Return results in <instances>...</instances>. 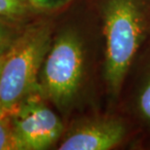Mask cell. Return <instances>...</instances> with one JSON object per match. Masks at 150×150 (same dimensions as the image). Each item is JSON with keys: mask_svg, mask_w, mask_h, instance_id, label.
I'll return each instance as SVG.
<instances>
[{"mask_svg": "<svg viewBox=\"0 0 150 150\" xmlns=\"http://www.w3.org/2000/svg\"><path fill=\"white\" fill-rule=\"evenodd\" d=\"M50 42L49 25L37 24L17 37L6 54L0 75V103L7 115L33 95Z\"/></svg>", "mask_w": 150, "mask_h": 150, "instance_id": "6da1fadb", "label": "cell"}, {"mask_svg": "<svg viewBox=\"0 0 150 150\" xmlns=\"http://www.w3.org/2000/svg\"><path fill=\"white\" fill-rule=\"evenodd\" d=\"M144 22L136 0H108L105 10L106 80L116 94L139 50Z\"/></svg>", "mask_w": 150, "mask_h": 150, "instance_id": "7a4b0ae2", "label": "cell"}, {"mask_svg": "<svg viewBox=\"0 0 150 150\" xmlns=\"http://www.w3.org/2000/svg\"><path fill=\"white\" fill-rule=\"evenodd\" d=\"M84 52L74 32L60 34L47 52L43 67L45 95L59 107L72 101L83 75Z\"/></svg>", "mask_w": 150, "mask_h": 150, "instance_id": "3957f363", "label": "cell"}, {"mask_svg": "<svg viewBox=\"0 0 150 150\" xmlns=\"http://www.w3.org/2000/svg\"><path fill=\"white\" fill-rule=\"evenodd\" d=\"M8 116L20 150L47 149L63 133L59 117L33 95Z\"/></svg>", "mask_w": 150, "mask_h": 150, "instance_id": "277c9868", "label": "cell"}, {"mask_svg": "<svg viewBox=\"0 0 150 150\" xmlns=\"http://www.w3.org/2000/svg\"><path fill=\"white\" fill-rule=\"evenodd\" d=\"M125 128L117 120H98L84 124L61 142L60 150H108L123 139Z\"/></svg>", "mask_w": 150, "mask_h": 150, "instance_id": "5b68a950", "label": "cell"}, {"mask_svg": "<svg viewBox=\"0 0 150 150\" xmlns=\"http://www.w3.org/2000/svg\"><path fill=\"white\" fill-rule=\"evenodd\" d=\"M25 0H0V20L18 21L26 14Z\"/></svg>", "mask_w": 150, "mask_h": 150, "instance_id": "8992f818", "label": "cell"}, {"mask_svg": "<svg viewBox=\"0 0 150 150\" xmlns=\"http://www.w3.org/2000/svg\"><path fill=\"white\" fill-rule=\"evenodd\" d=\"M0 150H20L9 116L0 118Z\"/></svg>", "mask_w": 150, "mask_h": 150, "instance_id": "52a82bcc", "label": "cell"}, {"mask_svg": "<svg viewBox=\"0 0 150 150\" xmlns=\"http://www.w3.org/2000/svg\"><path fill=\"white\" fill-rule=\"evenodd\" d=\"M17 37L7 25L0 23V57L6 54L14 44Z\"/></svg>", "mask_w": 150, "mask_h": 150, "instance_id": "ba28073f", "label": "cell"}, {"mask_svg": "<svg viewBox=\"0 0 150 150\" xmlns=\"http://www.w3.org/2000/svg\"><path fill=\"white\" fill-rule=\"evenodd\" d=\"M139 109L142 115L150 121V81L145 86L139 98Z\"/></svg>", "mask_w": 150, "mask_h": 150, "instance_id": "9c48e42d", "label": "cell"}, {"mask_svg": "<svg viewBox=\"0 0 150 150\" xmlns=\"http://www.w3.org/2000/svg\"><path fill=\"white\" fill-rule=\"evenodd\" d=\"M34 5L38 7H50L52 4H55L56 0H30Z\"/></svg>", "mask_w": 150, "mask_h": 150, "instance_id": "30bf717a", "label": "cell"}, {"mask_svg": "<svg viewBox=\"0 0 150 150\" xmlns=\"http://www.w3.org/2000/svg\"><path fill=\"white\" fill-rule=\"evenodd\" d=\"M7 54V53H6ZM6 54H4L3 56L0 57V75H1V71H2V67H3V65H4V62H5V58H6ZM8 116L7 114L4 112V110L2 109V106H1V103H0V118L2 117H6Z\"/></svg>", "mask_w": 150, "mask_h": 150, "instance_id": "8fae6325", "label": "cell"}]
</instances>
